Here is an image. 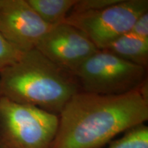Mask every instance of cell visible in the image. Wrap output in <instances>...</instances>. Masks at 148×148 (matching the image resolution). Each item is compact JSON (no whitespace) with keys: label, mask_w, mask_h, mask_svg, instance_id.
<instances>
[{"label":"cell","mask_w":148,"mask_h":148,"mask_svg":"<svg viewBox=\"0 0 148 148\" xmlns=\"http://www.w3.org/2000/svg\"><path fill=\"white\" fill-rule=\"evenodd\" d=\"M106 50L132 63L147 68L148 39L127 32L114 40Z\"/></svg>","instance_id":"cell-8"},{"label":"cell","mask_w":148,"mask_h":148,"mask_svg":"<svg viewBox=\"0 0 148 148\" xmlns=\"http://www.w3.org/2000/svg\"><path fill=\"white\" fill-rule=\"evenodd\" d=\"M35 49L56 65L72 74L99 50L82 31L65 23L51 27Z\"/></svg>","instance_id":"cell-6"},{"label":"cell","mask_w":148,"mask_h":148,"mask_svg":"<svg viewBox=\"0 0 148 148\" xmlns=\"http://www.w3.org/2000/svg\"><path fill=\"white\" fill-rule=\"evenodd\" d=\"M108 148H148V127L143 123L129 129Z\"/></svg>","instance_id":"cell-10"},{"label":"cell","mask_w":148,"mask_h":148,"mask_svg":"<svg viewBox=\"0 0 148 148\" xmlns=\"http://www.w3.org/2000/svg\"><path fill=\"white\" fill-rule=\"evenodd\" d=\"M42 21L51 26L62 23L77 0H27Z\"/></svg>","instance_id":"cell-9"},{"label":"cell","mask_w":148,"mask_h":148,"mask_svg":"<svg viewBox=\"0 0 148 148\" xmlns=\"http://www.w3.org/2000/svg\"><path fill=\"white\" fill-rule=\"evenodd\" d=\"M130 32L148 39V12L141 14L134 22Z\"/></svg>","instance_id":"cell-13"},{"label":"cell","mask_w":148,"mask_h":148,"mask_svg":"<svg viewBox=\"0 0 148 148\" xmlns=\"http://www.w3.org/2000/svg\"><path fill=\"white\" fill-rule=\"evenodd\" d=\"M73 75L82 91L121 95L140 87L147 80V68L123 60L106 49H99Z\"/></svg>","instance_id":"cell-4"},{"label":"cell","mask_w":148,"mask_h":148,"mask_svg":"<svg viewBox=\"0 0 148 148\" xmlns=\"http://www.w3.org/2000/svg\"><path fill=\"white\" fill-rule=\"evenodd\" d=\"M58 121L57 114L0 97V148H50Z\"/></svg>","instance_id":"cell-3"},{"label":"cell","mask_w":148,"mask_h":148,"mask_svg":"<svg viewBox=\"0 0 148 148\" xmlns=\"http://www.w3.org/2000/svg\"><path fill=\"white\" fill-rule=\"evenodd\" d=\"M22 53L7 41L0 32V71L18 60Z\"/></svg>","instance_id":"cell-11"},{"label":"cell","mask_w":148,"mask_h":148,"mask_svg":"<svg viewBox=\"0 0 148 148\" xmlns=\"http://www.w3.org/2000/svg\"><path fill=\"white\" fill-rule=\"evenodd\" d=\"M118 1L119 0H77L70 13H82L101 10Z\"/></svg>","instance_id":"cell-12"},{"label":"cell","mask_w":148,"mask_h":148,"mask_svg":"<svg viewBox=\"0 0 148 148\" xmlns=\"http://www.w3.org/2000/svg\"><path fill=\"white\" fill-rule=\"evenodd\" d=\"M147 80L137 89L106 95L79 90L59 114L50 148H100L148 119Z\"/></svg>","instance_id":"cell-1"},{"label":"cell","mask_w":148,"mask_h":148,"mask_svg":"<svg viewBox=\"0 0 148 148\" xmlns=\"http://www.w3.org/2000/svg\"><path fill=\"white\" fill-rule=\"evenodd\" d=\"M52 27L42 21L27 0H0V32L20 52L35 49Z\"/></svg>","instance_id":"cell-7"},{"label":"cell","mask_w":148,"mask_h":148,"mask_svg":"<svg viewBox=\"0 0 148 148\" xmlns=\"http://www.w3.org/2000/svg\"><path fill=\"white\" fill-rule=\"evenodd\" d=\"M147 12V0H119L101 10L70 13L63 23L82 31L101 50L129 32L135 21Z\"/></svg>","instance_id":"cell-5"},{"label":"cell","mask_w":148,"mask_h":148,"mask_svg":"<svg viewBox=\"0 0 148 148\" xmlns=\"http://www.w3.org/2000/svg\"><path fill=\"white\" fill-rule=\"evenodd\" d=\"M73 74L61 69L36 49L0 71V97L59 115L79 91Z\"/></svg>","instance_id":"cell-2"}]
</instances>
